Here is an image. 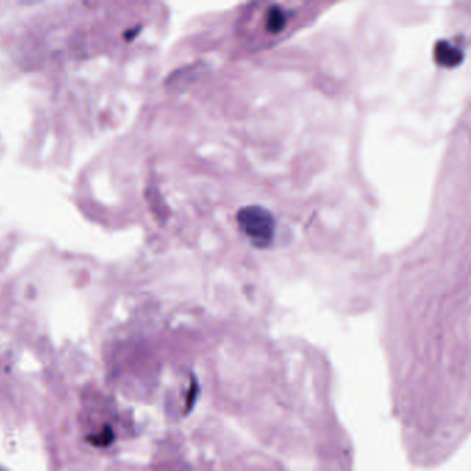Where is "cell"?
<instances>
[{
    "label": "cell",
    "instance_id": "cell-1",
    "mask_svg": "<svg viewBox=\"0 0 471 471\" xmlns=\"http://www.w3.org/2000/svg\"><path fill=\"white\" fill-rule=\"evenodd\" d=\"M238 225L249 239L259 248H266L273 242L275 232L274 216L261 206H245L237 215Z\"/></svg>",
    "mask_w": 471,
    "mask_h": 471
},
{
    "label": "cell",
    "instance_id": "cell-2",
    "mask_svg": "<svg viewBox=\"0 0 471 471\" xmlns=\"http://www.w3.org/2000/svg\"><path fill=\"white\" fill-rule=\"evenodd\" d=\"M434 60L441 67L455 68L463 61V51L448 40H438L434 46Z\"/></svg>",
    "mask_w": 471,
    "mask_h": 471
},
{
    "label": "cell",
    "instance_id": "cell-3",
    "mask_svg": "<svg viewBox=\"0 0 471 471\" xmlns=\"http://www.w3.org/2000/svg\"><path fill=\"white\" fill-rule=\"evenodd\" d=\"M285 24H286L285 11L279 6H273L266 16V29L270 33L276 35L285 28Z\"/></svg>",
    "mask_w": 471,
    "mask_h": 471
}]
</instances>
